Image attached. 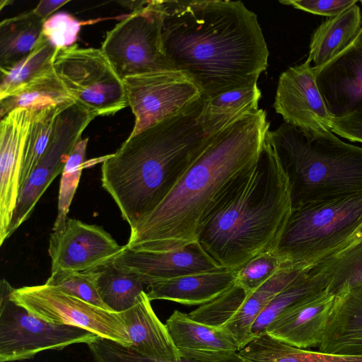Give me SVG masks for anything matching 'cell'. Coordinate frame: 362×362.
<instances>
[{"mask_svg":"<svg viewBox=\"0 0 362 362\" xmlns=\"http://www.w3.org/2000/svg\"><path fill=\"white\" fill-rule=\"evenodd\" d=\"M156 1L164 53L204 98L257 83L269 52L257 16L242 1Z\"/></svg>","mask_w":362,"mask_h":362,"instance_id":"1","label":"cell"},{"mask_svg":"<svg viewBox=\"0 0 362 362\" xmlns=\"http://www.w3.org/2000/svg\"><path fill=\"white\" fill-rule=\"evenodd\" d=\"M269 127L265 110L259 109L208 136L165 198L131 230L126 245L167 251L197 242L216 200L235 177L259 160Z\"/></svg>","mask_w":362,"mask_h":362,"instance_id":"2","label":"cell"},{"mask_svg":"<svg viewBox=\"0 0 362 362\" xmlns=\"http://www.w3.org/2000/svg\"><path fill=\"white\" fill-rule=\"evenodd\" d=\"M292 209L288 175L266 136L259 160L216 200L198 242L221 267L239 269L252 258L275 250Z\"/></svg>","mask_w":362,"mask_h":362,"instance_id":"3","label":"cell"},{"mask_svg":"<svg viewBox=\"0 0 362 362\" xmlns=\"http://www.w3.org/2000/svg\"><path fill=\"white\" fill-rule=\"evenodd\" d=\"M204 100L129 135L115 153L105 156L102 186L131 230L161 202L205 143L208 136L200 120Z\"/></svg>","mask_w":362,"mask_h":362,"instance_id":"4","label":"cell"},{"mask_svg":"<svg viewBox=\"0 0 362 362\" xmlns=\"http://www.w3.org/2000/svg\"><path fill=\"white\" fill-rule=\"evenodd\" d=\"M288 175L293 209L362 193V147L332 132L282 123L268 132Z\"/></svg>","mask_w":362,"mask_h":362,"instance_id":"5","label":"cell"},{"mask_svg":"<svg viewBox=\"0 0 362 362\" xmlns=\"http://www.w3.org/2000/svg\"><path fill=\"white\" fill-rule=\"evenodd\" d=\"M362 224V193L292 209L275 252L284 267L308 269L331 257Z\"/></svg>","mask_w":362,"mask_h":362,"instance_id":"6","label":"cell"},{"mask_svg":"<svg viewBox=\"0 0 362 362\" xmlns=\"http://www.w3.org/2000/svg\"><path fill=\"white\" fill-rule=\"evenodd\" d=\"M53 69L72 99L95 117L129 105L123 81L101 49L77 45L59 49Z\"/></svg>","mask_w":362,"mask_h":362,"instance_id":"7","label":"cell"},{"mask_svg":"<svg viewBox=\"0 0 362 362\" xmlns=\"http://www.w3.org/2000/svg\"><path fill=\"white\" fill-rule=\"evenodd\" d=\"M100 49L122 80L175 70L163 51L156 0L145 1L117 23L106 33Z\"/></svg>","mask_w":362,"mask_h":362,"instance_id":"8","label":"cell"},{"mask_svg":"<svg viewBox=\"0 0 362 362\" xmlns=\"http://www.w3.org/2000/svg\"><path fill=\"white\" fill-rule=\"evenodd\" d=\"M13 288L1 282L0 361L29 359L37 353L62 349L78 343L89 344L98 335L83 328L57 325L38 318L11 298Z\"/></svg>","mask_w":362,"mask_h":362,"instance_id":"9","label":"cell"},{"mask_svg":"<svg viewBox=\"0 0 362 362\" xmlns=\"http://www.w3.org/2000/svg\"><path fill=\"white\" fill-rule=\"evenodd\" d=\"M11 298L31 315L57 325L76 326L132 346L119 313L105 310L47 284L14 288Z\"/></svg>","mask_w":362,"mask_h":362,"instance_id":"10","label":"cell"},{"mask_svg":"<svg viewBox=\"0 0 362 362\" xmlns=\"http://www.w3.org/2000/svg\"><path fill=\"white\" fill-rule=\"evenodd\" d=\"M95 116L74 101L58 115L48 146L24 185L8 228V238L31 215L43 193L64 166L81 134Z\"/></svg>","mask_w":362,"mask_h":362,"instance_id":"11","label":"cell"},{"mask_svg":"<svg viewBox=\"0 0 362 362\" xmlns=\"http://www.w3.org/2000/svg\"><path fill=\"white\" fill-rule=\"evenodd\" d=\"M122 81L134 115L131 136L177 115L203 96L197 86L177 70L144 74Z\"/></svg>","mask_w":362,"mask_h":362,"instance_id":"12","label":"cell"},{"mask_svg":"<svg viewBox=\"0 0 362 362\" xmlns=\"http://www.w3.org/2000/svg\"><path fill=\"white\" fill-rule=\"evenodd\" d=\"M124 247L102 227L69 218L62 230L50 235L52 272L96 269L113 262Z\"/></svg>","mask_w":362,"mask_h":362,"instance_id":"13","label":"cell"},{"mask_svg":"<svg viewBox=\"0 0 362 362\" xmlns=\"http://www.w3.org/2000/svg\"><path fill=\"white\" fill-rule=\"evenodd\" d=\"M273 107L284 122L308 132H331L329 113L310 62L288 67L279 78Z\"/></svg>","mask_w":362,"mask_h":362,"instance_id":"14","label":"cell"},{"mask_svg":"<svg viewBox=\"0 0 362 362\" xmlns=\"http://www.w3.org/2000/svg\"><path fill=\"white\" fill-rule=\"evenodd\" d=\"M112 263L119 269L138 275L146 285L222 268L198 241L167 251L136 250L125 245Z\"/></svg>","mask_w":362,"mask_h":362,"instance_id":"15","label":"cell"},{"mask_svg":"<svg viewBox=\"0 0 362 362\" xmlns=\"http://www.w3.org/2000/svg\"><path fill=\"white\" fill-rule=\"evenodd\" d=\"M313 70L317 87L333 117L362 109V25L344 50Z\"/></svg>","mask_w":362,"mask_h":362,"instance_id":"16","label":"cell"},{"mask_svg":"<svg viewBox=\"0 0 362 362\" xmlns=\"http://www.w3.org/2000/svg\"><path fill=\"white\" fill-rule=\"evenodd\" d=\"M34 111L17 108L0 123V245L8 231L16 208L25 136Z\"/></svg>","mask_w":362,"mask_h":362,"instance_id":"17","label":"cell"},{"mask_svg":"<svg viewBox=\"0 0 362 362\" xmlns=\"http://www.w3.org/2000/svg\"><path fill=\"white\" fill-rule=\"evenodd\" d=\"M335 296L326 290L279 314L267 327L271 337L293 346H318L323 338Z\"/></svg>","mask_w":362,"mask_h":362,"instance_id":"18","label":"cell"},{"mask_svg":"<svg viewBox=\"0 0 362 362\" xmlns=\"http://www.w3.org/2000/svg\"><path fill=\"white\" fill-rule=\"evenodd\" d=\"M165 326L180 358L221 361L233 357L238 351L231 337L220 329L194 320L187 313L175 310Z\"/></svg>","mask_w":362,"mask_h":362,"instance_id":"19","label":"cell"},{"mask_svg":"<svg viewBox=\"0 0 362 362\" xmlns=\"http://www.w3.org/2000/svg\"><path fill=\"white\" fill-rule=\"evenodd\" d=\"M318 351L362 357V284L335 296Z\"/></svg>","mask_w":362,"mask_h":362,"instance_id":"20","label":"cell"},{"mask_svg":"<svg viewBox=\"0 0 362 362\" xmlns=\"http://www.w3.org/2000/svg\"><path fill=\"white\" fill-rule=\"evenodd\" d=\"M119 315L132 341V348L146 356L165 362L180 360L165 324L156 315L144 291L132 307Z\"/></svg>","mask_w":362,"mask_h":362,"instance_id":"21","label":"cell"},{"mask_svg":"<svg viewBox=\"0 0 362 362\" xmlns=\"http://www.w3.org/2000/svg\"><path fill=\"white\" fill-rule=\"evenodd\" d=\"M238 269L217 270L191 274L161 280L147 285L150 299L167 300L180 304L203 305L219 296L237 281Z\"/></svg>","mask_w":362,"mask_h":362,"instance_id":"22","label":"cell"},{"mask_svg":"<svg viewBox=\"0 0 362 362\" xmlns=\"http://www.w3.org/2000/svg\"><path fill=\"white\" fill-rule=\"evenodd\" d=\"M305 271L304 268L288 267L278 272L254 291L233 318L220 329L233 339L238 351L252 339V326L265 308Z\"/></svg>","mask_w":362,"mask_h":362,"instance_id":"23","label":"cell"},{"mask_svg":"<svg viewBox=\"0 0 362 362\" xmlns=\"http://www.w3.org/2000/svg\"><path fill=\"white\" fill-rule=\"evenodd\" d=\"M361 25L362 13L357 4L326 18L313 33L306 60L313 68L322 66L354 40Z\"/></svg>","mask_w":362,"mask_h":362,"instance_id":"24","label":"cell"},{"mask_svg":"<svg viewBox=\"0 0 362 362\" xmlns=\"http://www.w3.org/2000/svg\"><path fill=\"white\" fill-rule=\"evenodd\" d=\"M257 83L204 98L201 124L206 135L215 134L246 115L259 110Z\"/></svg>","mask_w":362,"mask_h":362,"instance_id":"25","label":"cell"},{"mask_svg":"<svg viewBox=\"0 0 362 362\" xmlns=\"http://www.w3.org/2000/svg\"><path fill=\"white\" fill-rule=\"evenodd\" d=\"M245 362H362L361 356L309 351L285 344L265 332L238 351Z\"/></svg>","mask_w":362,"mask_h":362,"instance_id":"26","label":"cell"},{"mask_svg":"<svg viewBox=\"0 0 362 362\" xmlns=\"http://www.w3.org/2000/svg\"><path fill=\"white\" fill-rule=\"evenodd\" d=\"M44 21L33 11L0 23V69L9 68L28 55L42 33Z\"/></svg>","mask_w":362,"mask_h":362,"instance_id":"27","label":"cell"},{"mask_svg":"<svg viewBox=\"0 0 362 362\" xmlns=\"http://www.w3.org/2000/svg\"><path fill=\"white\" fill-rule=\"evenodd\" d=\"M74 100L54 69L0 99L1 119L17 108L37 111Z\"/></svg>","mask_w":362,"mask_h":362,"instance_id":"28","label":"cell"},{"mask_svg":"<svg viewBox=\"0 0 362 362\" xmlns=\"http://www.w3.org/2000/svg\"><path fill=\"white\" fill-rule=\"evenodd\" d=\"M329 281V276L324 272L305 271L277 294L262 312L252 326V338L264 332L267 326L287 308L326 290Z\"/></svg>","mask_w":362,"mask_h":362,"instance_id":"29","label":"cell"},{"mask_svg":"<svg viewBox=\"0 0 362 362\" xmlns=\"http://www.w3.org/2000/svg\"><path fill=\"white\" fill-rule=\"evenodd\" d=\"M93 271L100 297L111 311L130 308L144 291V284L138 275L119 269L112 262Z\"/></svg>","mask_w":362,"mask_h":362,"instance_id":"30","label":"cell"},{"mask_svg":"<svg viewBox=\"0 0 362 362\" xmlns=\"http://www.w3.org/2000/svg\"><path fill=\"white\" fill-rule=\"evenodd\" d=\"M57 50L42 34L28 55L9 68L0 69V99L52 71Z\"/></svg>","mask_w":362,"mask_h":362,"instance_id":"31","label":"cell"},{"mask_svg":"<svg viewBox=\"0 0 362 362\" xmlns=\"http://www.w3.org/2000/svg\"><path fill=\"white\" fill-rule=\"evenodd\" d=\"M74 101L70 100L34 111L24 143L19 189L45 153L58 115Z\"/></svg>","mask_w":362,"mask_h":362,"instance_id":"32","label":"cell"},{"mask_svg":"<svg viewBox=\"0 0 362 362\" xmlns=\"http://www.w3.org/2000/svg\"><path fill=\"white\" fill-rule=\"evenodd\" d=\"M310 269L328 274L327 291L334 296L362 284V240Z\"/></svg>","mask_w":362,"mask_h":362,"instance_id":"33","label":"cell"},{"mask_svg":"<svg viewBox=\"0 0 362 362\" xmlns=\"http://www.w3.org/2000/svg\"><path fill=\"white\" fill-rule=\"evenodd\" d=\"M252 293L238 282L214 300L189 313L194 320L220 329L238 313Z\"/></svg>","mask_w":362,"mask_h":362,"instance_id":"34","label":"cell"},{"mask_svg":"<svg viewBox=\"0 0 362 362\" xmlns=\"http://www.w3.org/2000/svg\"><path fill=\"white\" fill-rule=\"evenodd\" d=\"M88 138L81 139L75 145L62 173L60 181L58 214L52 231L62 230L65 226L69 207L79 183L81 172L87 166L86 153Z\"/></svg>","mask_w":362,"mask_h":362,"instance_id":"35","label":"cell"},{"mask_svg":"<svg viewBox=\"0 0 362 362\" xmlns=\"http://www.w3.org/2000/svg\"><path fill=\"white\" fill-rule=\"evenodd\" d=\"M45 284L55 287L87 303L111 311L100 297L95 282L93 270L82 272L67 270L55 271L52 272Z\"/></svg>","mask_w":362,"mask_h":362,"instance_id":"36","label":"cell"},{"mask_svg":"<svg viewBox=\"0 0 362 362\" xmlns=\"http://www.w3.org/2000/svg\"><path fill=\"white\" fill-rule=\"evenodd\" d=\"M286 268L275 251L260 254L238 269L237 281L252 293L280 270Z\"/></svg>","mask_w":362,"mask_h":362,"instance_id":"37","label":"cell"},{"mask_svg":"<svg viewBox=\"0 0 362 362\" xmlns=\"http://www.w3.org/2000/svg\"><path fill=\"white\" fill-rule=\"evenodd\" d=\"M82 23L69 13H57L43 23V36L57 49L75 45Z\"/></svg>","mask_w":362,"mask_h":362,"instance_id":"38","label":"cell"},{"mask_svg":"<svg viewBox=\"0 0 362 362\" xmlns=\"http://www.w3.org/2000/svg\"><path fill=\"white\" fill-rule=\"evenodd\" d=\"M358 0H284L279 3L315 15L335 16L358 3Z\"/></svg>","mask_w":362,"mask_h":362,"instance_id":"39","label":"cell"},{"mask_svg":"<svg viewBox=\"0 0 362 362\" xmlns=\"http://www.w3.org/2000/svg\"><path fill=\"white\" fill-rule=\"evenodd\" d=\"M331 132L350 141L362 143V109L334 117Z\"/></svg>","mask_w":362,"mask_h":362,"instance_id":"40","label":"cell"},{"mask_svg":"<svg viewBox=\"0 0 362 362\" xmlns=\"http://www.w3.org/2000/svg\"><path fill=\"white\" fill-rule=\"evenodd\" d=\"M69 2L67 0H42L32 11L37 17L45 21L52 13Z\"/></svg>","mask_w":362,"mask_h":362,"instance_id":"41","label":"cell"},{"mask_svg":"<svg viewBox=\"0 0 362 362\" xmlns=\"http://www.w3.org/2000/svg\"><path fill=\"white\" fill-rule=\"evenodd\" d=\"M129 362H165L156 359H153L146 356L140 353L135 354L129 361ZM177 362H204V361H194L186 360L184 358H180V360ZM214 362H245L243 361L238 355V353L235 356L232 358H230L226 360L221 361H214Z\"/></svg>","mask_w":362,"mask_h":362,"instance_id":"42","label":"cell"},{"mask_svg":"<svg viewBox=\"0 0 362 362\" xmlns=\"http://www.w3.org/2000/svg\"><path fill=\"white\" fill-rule=\"evenodd\" d=\"M362 240V224L360 227L355 231V233L351 235V237L346 241L334 254H333L331 257L335 255L339 252L345 250L348 247L351 245L360 241Z\"/></svg>","mask_w":362,"mask_h":362,"instance_id":"43","label":"cell"},{"mask_svg":"<svg viewBox=\"0 0 362 362\" xmlns=\"http://www.w3.org/2000/svg\"><path fill=\"white\" fill-rule=\"evenodd\" d=\"M360 3L362 4V0H361V1H360Z\"/></svg>","mask_w":362,"mask_h":362,"instance_id":"44","label":"cell"}]
</instances>
